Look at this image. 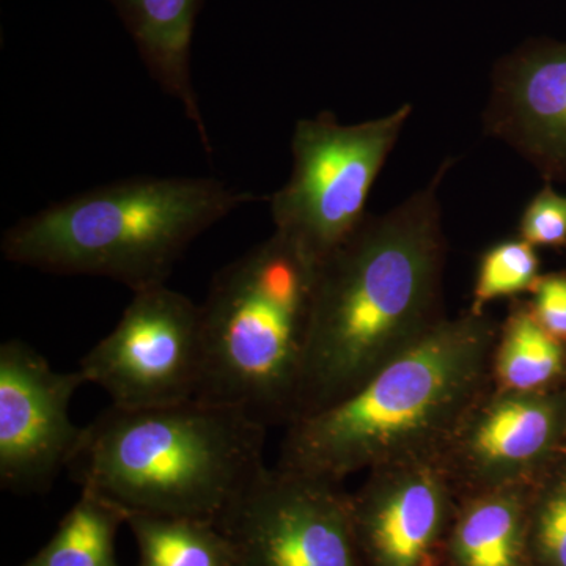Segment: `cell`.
<instances>
[{
	"mask_svg": "<svg viewBox=\"0 0 566 566\" xmlns=\"http://www.w3.org/2000/svg\"><path fill=\"white\" fill-rule=\"evenodd\" d=\"M527 304L543 329L566 345V271L542 274Z\"/></svg>",
	"mask_w": 566,
	"mask_h": 566,
	"instance_id": "44dd1931",
	"label": "cell"
},
{
	"mask_svg": "<svg viewBox=\"0 0 566 566\" xmlns=\"http://www.w3.org/2000/svg\"><path fill=\"white\" fill-rule=\"evenodd\" d=\"M85 382L80 370L57 371L21 340L0 346V483L18 494L43 493L66 469L82 428L71 400Z\"/></svg>",
	"mask_w": 566,
	"mask_h": 566,
	"instance_id": "30bf717a",
	"label": "cell"
},
{
	"mask_svg": "<svg viewBox=\"0 0 566 566\" xmlns=\"http://www.w3.org/2000/svg\"><path fill=\"white\" fill-rule=\"evenodd\" d=\"M542 277V259L535 245L523 238H509L488 248L480 256L472 303V314H486L493 301L531 293Z\"/></svg>",
	"mask_w": 566,
	"mask_h": 566,
	"instance_id": "d6986e66",
	"label": "cell"
},
{
	"mask_svg": "<svg viewBox=\"0 0 566 566\" xmlns=\"http://www.w3.org/2000/svg\"><path fill=\"white\" fill-rule=\"evenodd\" d=\"M255 200L214 178H128L21 219L0 249L20 266L111 279L139 293L166 285L200 234Z\"/></svg>",
	"mask_w": 566,
	"mask_h": 566,
	"instance_id": "277c9868",
	"label": "cell"
},
{
	"mask_svg": "<svg viewBox=\"0 0 566 566\" xmlns=\"http://www.w3.org/2000/svg\"><path fill=\"white\" fill-rule=\"evenodd\" d=\"M483 125L545 182L566 185L565 41L532 39L495 63Z\"/></svg>",
	"mask_w": 566,
	"mask_h": 566,
	"instance_id": "7c38bea8",
	"label": "cell"
},
{
	"mask_svg": "<svg viewBox=\"0 0 566 566\" xmlns=\"http://www.w3.org/2000/svg\"><path fill=\"white\" fill-rule=\"evenodd\" d=\"M156 84L180 102L199 139L211 151L191 80V46L203 0H109Z\"/></svg>",
	"mask_w": 566,
	"mask_h": 566,
	"instance_id": "4fadbf2b",
	"label": "cell"
},
{
	"mask_svg": "<svg viewBox=\"0 0 566 566\" xmlns=\"http://www.w3.org/2000/svg\"><path fill=\"white\" fill-rule=\"evenodd\" d=\"M123 524L125 510L102 495L81 490V497L50 542L21 566H120L115 538Z\"/></svg>",
	"mask_w": 566,
	"mask_h": 566,
	"instance_id": "e0dca14e",
	"label": "cell"
},
{
	"mask_svg": "<svg viewBox=\"0 0 566 566\" xmlns=\"http://www.w3.org/2000/svg\"><path fill=\"white\" fill-rule=\"evenodd\" d=\"M349 506L365 566H441L458 495L438 455L367 472Z\"/></svg>",
	"mask_w": 566,
	"mask_h": 566,
	"instance_id": "8fae6325",
	"label": "cell"
},
{
	"mask_svg": "<svg viewBox=\"0 0 566 566\" xmlns=\"http://www.w3.org/2000/svg\"><path fill=\"white\" fill-rule=\"evenodd\" d=\"M133 294L120 322L85 354L77 370L117 408L196 400L203 376L200 305L167 285Z\"/></svg>",
	"mask_w": 566,
	"mask_h": 566,
	"instance_id": "52a82bcc",
	"label": "cell"
},
{
	"mask_svg": "<svg viewBox=\"0 0 566 566\" xmlns=\"http://www.w3.org/2000/svg\"><path fill=\"white\" fill-rule=\"evenodd\" d=\"M527 566H566V447L531 482Z\"/></svg>",
	"mask_w": 566,
	"mask_h": 566,
	"instance_id": "ac0fdd59",
	"label": "cell"
},
{
	"mask_svg": "<svg viewBox=\"0 0 566 566\" xmlns=\"http://www.w3.org/2000/svg\"><path fill=\"white\" fill-rule=\"evenodd\" d=\"M491 382L520 394L551 392L566 385V345L536 322L527 300H513L499 326Z\"/></svg>",
	"mask_w": 566,
	"mask_h": 566,
	"instance_id": "9a60e30c",
	"label": "cell"
},
{
	"mask_svg": "<svg viewBox=\"0 0 566 566\" xmlns=\"http://www.w3.org/2000/svg\"><path fill=\"white\" fill-rule=\"evenodd\" d=\"M237 566H365L342 483L264 468L218 521Z\"/></svg>",
	"mask_w": 566,
	"mask_h": 566,
	"instance_id": "ba28073f",
	"label": "cell"
},
{
	"mask_svg": "<svg viewBox=\"0 0 566 566\" xmlns=\"http://www.w3.org/2000/svg\"><path fill=\"white\" fill-rule=\"evenodd\" d=\"M318 264L279 234L216 274L200 305L203 376L197 400L289 424L307 346Z\"/></svg>",
	"mask_w": 566,
	"mask_h": 566,
	"instance_id": "5b68a950",
	"label": "cell"
},
{
	"mask_svg": "<svg viewBox=\"0 0 566 566\" xmlns=\"http://www.w3.org/2000/svg\"><path fill=\"white\" fill-rule=\"evenodd\" d=\"M565 389H566V385H565Z\"/></svg>",
	"mask_w": 566,
	"mask_h": 566,
	"instance_id": "7402d4cb",
	"label": "cell"
},
{
	"mask_svg": "<svg viewBox=\"0 0 566 566\" xmlns=\"http://www.w3.org/2000/svg\"><path fill=\"white\" fill-rule=\"evenodd\" d=\"M137 566H237L233 547L218 524L193 517L126 513Z\"/></svg>",
	"mask_w": 566,
	"mask_h": 566,
	"instance_id": "2e32d148",
	"label": "cell"
},
{
	"mask_svg": "<svg viewBox=\"0 0 566 566\" xmlns=\"http://www.w3.org/2000/svg\"><path fill=\"white\" fill-rule=\"evenodd\" d=\"M450 166L392 210L367 214L318 264L292 422L356 392L446 318L439 188Z\"/></svg>",
	"mask_w": 566,
	"mask_h": 566,
	"instance_id": "6da1fadb",
	"label": "cell"
},
{
	"mask_svg": "<svg viewBox=\"0 0 566 566\" xmlns=\"http://www.w3.org/2000/svg\"><path fill=\"white\" fill-rule=\"evenodd\" d=\"M531 482L458 499L441 566H527Z\"/></svg>",
	"mask_w": 566,
	"mask_h": 566,
	"instance_id": "5bb4252c",
	"label": "cell"
},
{
	"mask_svg": "<svg viewBox=\"0 0 566 566\" xmlns=\"http://www.w3.org/2000/svg\"><path fill=\"white\" fill-rule=\"evenodd\" d=\"M266 430L240 409L197 398L159 408L111 405L82 428L66 469L81 490L126 513L218 524L266 468Z\"/></svg>",
	"mask_w": 566,
	"mask_h": 566,
	"instance_id": "3957f363",
	"label": "cell"
},
{
	"mask_svg": "<svg viewBox=\"0 0 566 566\" xmlns=\"http://www.w3.org/2000/svg\"><path fill=\"white\" fill-rule=\"evenodd\" d=\"M517 233L536 249H566V196L546 182L524 208Z\"/></svg>",
	"mask_w": 566,
	"mask_h": 566,
	"instance_id": "ffe728a7",
	"label": "cell"
},
{
	"mask_svg": "<svg viewBox=\"0 0 566 566\" xmlns=\"http://www.w3.org/2000/svg\"><path fill=\"white\" fill-rule=\"evenodd\" d=\"M566 447V389L520 394L488 387L439 450L458 499L528 483Z\"/></svg>",
	"mask_w": 566,
	"mask_h": 566,
	"instance_id": "9c48e42d",
	"label": "cell"
},
{
	"mask_svg": "<svg viewBox=\"0 0 566 566\" xmlns=\"http://www.w3.org/2000/svg\"><path fill=\"white\" fill-rule=\"evenodd\" d=\"M411 115L403 104L356 125L331 112L297 122L292 175L270 200L274 233L316 264L337 251L367 218L371 188Z\"/></svg>",
	"mask_w": 566,
	"mask_h": 566,
	"instance_id": "8992f818",
	"label": "cell"
},
{
	"mask_svg": "<svg viewBox=\"0 0 566 566\" xmlns=\"http://www.w3.org/2000/svg\"><path fill=\"white\" fill-rule=\"evenodd\" d=\"M499 326L471 311L430 333L329 408L286 424L277 468L342 483L401 461L436 457L491 386Z\"/></svg>",
	"mask_w": 566,
	"mask_h": 566,
	"instance_id": "7a4b0ae2",
	"label": "cell"
}]
</instances>
